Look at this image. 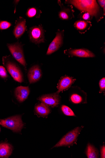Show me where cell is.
<instances>
[{"mask_svg":"<svg viewBox=\"0 0 105 158\" xmlns=\"http://www.w3.org/2000/svg\"><path fill=\"white\" fill-rule=\"evenodd\" d=\"M101 158H105V147L104 145L100 148Z\"/></svg>","mask_w":105,"mask_h":158,"instance_id":"27","label":"cell"},{"mask_svg":"<svg viewBox=\"0 0 105 158\" xmlns=\"http://www.w3.org/2000/svg\"><path fill=\"white\" fill-rule=\"evenodd\" d=\"M2 62L5 67L15 81L20 83L23 81L22 71L18 65L10 60L9 56H3Z\"/></svg>","mask_w":105,"mask_h":158,"instance_id":"2","label":"cell"},{"mask_svg":"<svg viewBox=\"0 0 105 158\" xmlns=\"http://www.w3.org/2000/svg\"><path fill=\"white\" fill-rule=\"evenodd\" d=\"M7 46L14 58L26 68V64L21 45L18 43H16L14 44H8Z\"/></svg>","mask_w":105,"mask_h":158,"instance_id":"5","label":"cell"},{"mask_svg":"<svg viewBox=\"0 0 105 158\" xmlns=\"http://www.w3.org/2000/svg\"><path fill=\"white\" fill-rule=\"evenodd\" d=\"M86 154L88 158H99V151L93 146L89 143L86 151Z\"/></svg>","mask_w":105,"mask_h":158,"instance_id":"18","label":"cell"},{"mask_svg":"<svg viewBox=\"0 0 105 158\" xmlns=\"http://www.w3.org/2000/svg\"><path fill=\"white\" fill-rule=\"evenodd\" d=\"M78 18L80 20L91 22L93 18L89 13L85 11H81L79 14Z\"/></svg>","mask_w":105,"mask_h":158,"instance_id":"20","label":"cell"},{"mask_svg":"<svg viewBox=\"0 0 105 158\" xmlns=\"http://www.w3.org/2000/svg\"><path fill=\"white\" fill-rule=\"evenodd\" d=\"M42 71L40 66L35 65L30 69L28 73V77L30 83L37 82L41 77Z\"/></svg>","mask_w":105,"mask_h":158,"instance_id":"12","label":"cell"},{"mask_svg":"<svg viewBox=\"0 0 105 158\" xmlns=\"http://www.w3.org/2000/svg\"><path fill=\"white\" fill-rule=\"evenodd\" d=\"M64 30H59L56 33V35L51 44L47 52V55L51 54L58 50L63 45L64 37Z\"/></svg>","mask_w":105,"mask_h":158,"instance_id":"7","label":"cell"},{"mask_svg":"<svg viewBox=\"0 0 105 158\" xmlns=\"http://www.w3.org/2000/svg\"><path fill=\"white\" fill-rule=\"evenodd\" d=\"M42 12L41 10L35 7L29 8L26 12V15L29 18L35 17L40 18Z\"/></svg>","mask_w":105,"mask_h":158,"instance_id":"19","label":"cell"},{"mask_svg":"<svg viewBox=\"0 0 105 158\" xmlns=\"http://www.w3.org/2000/svg\"><path fill=\"white\" fill-rule=\"evenodd\" d=\"M38 100L52 107L57 106L60 102V97L57 93L42 95L39 97Z\"/></svg>","mask_w":105,"mask_h":158,"instance_id":"9","label":"cell"},{"mask_svg":"<svg viewBox=\"0 0 105 158\" xmlns=\"http://www.w3.org/2000/svg\"><path fill=\"white\" fill-rule=\"evenodd\" d=\"M58 3L61 7V10L59 12V16L62 20H69L74 18L75 11L71 5L67 6H64L61 1H58Z\"/></svg>","mask_w":105,"mask_h":158,"instance_id":"8","label":"cell"},{"mask_svg":"<svg viewBox=\"0 0 105 158\" xmlns=\"http://www.w3.org/2000/svg\"><path fill=\"white\" fill-rule=\"evenodd\" d=\"M70 99L72 103L75 104L81 103L83 100L81 97L76 94L72 95L70 97Z\"/></svg>","mask_w":105,"mask_h":158,"instance_id":"22","label":"cell"},{"mask_svg":"<svg viewBox=\"0 0 105 158\" xmlns=\"http://www.w3.org/2000/svg\"><path fill=\"white\" fill-rule=\"evenodd\" d=\"M26 29V20L22 17H20L16 23L13 30V34L16 38L21 37Z\"/></svg>","mask_w":105,"mask_h":158,"instance_id":"11","label":"cell"},{"mask_svg":"<svg viewBox=\"0 0 105 158\" xmlns=\"http://www.w3.org/2000/svg\"><path fill=\"white\" fill-rule=\"evenodd\" d=\"M76 80L68 76L62 77L58 84L57 93L59 94L69 89Z\"/></svg>","mask_w":105,"mask_h":158,"instance_id":"13","label":"cell"},{"mask_svg":"<svg viewBox=\"0 0 105 158\" xmlns=\"http://www.w3.org/2000/svg\"><path fill=\"white\" fill-rule=\"evenodd\" d=\"M74 27L81 34H84L92 26L91 22L79 20L75 23Z\"/></svg>","mask_w":105,"mask_h":158,"instance_id":"15","label":"cell"},{"mask_svg":"<svg viewBox=\"0 0 105 158\" xmlns=\"http://www.w3.org/2000/svg\"><path fill=\"white\" fill-rule=\"evenodd\" d=\"M44 30L41 25L34 26L30 28L28 33L31 41L35 44H39L45 40Z\"/></svg>","mask_w":105,"mask_h":158,"instance_id":"6","label":"cell"},{"mask_svg":"<svg viewBox=\"0 0 105 158\" xmlns=\"http://www.w3.org/2000/svg\"><path fill=\"white\" fill-rule=\"evenodd\" d=\"M65 3L74 6L80 12H88L97 22L103 18V11L95 0H66Z\"/></svg>","mask_w":105,"mask_h":158,"instance_id":"1","label":"cell"},{"mask_svg":"<svg viewBox=\"0 0 105 158\" xmlns=\"http://www.w3.org/2000/svg\"><path fill=\"white\" fill-rule=\"evenodd\" d=\"M35 111L38 115L42 117L47 116L51 111L49 106L43 103L37 105L35 107Z\"/></svg>","mask_w":105,"mask_h":158,"instance_id":"16","label":"cell"},{"mask_svg":"<svg viewBox=\"0 0 105 158\" xmlns=\"http://www.w3.org/2000/svg\"><path fill=\"white\" fill-rule=\"evenodd\" d=\"M83 128V126L78 127L65 135L54 146V148L69 147L73 146L76 143L78 138Z\"/></svg>","mask_w":105,"mask_h":158,"instance_id":"3","label":"cell"},{"mask_svg":"<svg viewBox=\"0 0 105 158\" xmlns=\"http://www.w3.org/2000/svg\"><path fill=\"white\" fill-rule=\"evenodd\" d=\"M0 125L15 132H20L24 126L19 115L0 120Z\"/></svg>","mask_w":105,"mask_h":158,"instance_id":"4","label":"cell"},{"mask_svg":"<svg viewBox=\"0 0 105 158\" xmlns=\"http://www.w3.org/2000/svg\"><path fill=\"white\" fill-rule=\"evenodd\" d=\"M11 25V24L6 21H0V30L7 29Z\"/></svg>","mask_w":105,"mask_h":158,"instance_id":"23","label":"cell"},{"mask_svg":"<svg viewBox=\"0 0 105 158\" xmlns=\"http://www.w3.org/2000/svg\"><path fill=\"white\" fill-rule=\"evenodd\" d=\"M64 53L70 56H75L80 57H94L95 54L92 52L86 49H70L64 51Z\"/></svg>","mask_w":105,"mask_h":158,"instance_id":"10","label":"cell"},{"mask_svg":"<svg viewBox=\"0 0 105 158\" xmlns=\"http://www.w3.org/2000/svg\"><path fill=\"white\" fill-rule=\"evenodd\" d=\"M13 150L12 146L7 143H0V158H7L11 154Z\"/></svg>","mask_w":105,"mask_h":158,"instance_id":"17","label":"cell"},{"mask_svg":"<svg viewBox=\"0 0 105 158\" xmlns=\"http://www.w3.org/2000/svg\"><path fill=\"white\" fill-rule=\"evenodd\" d=\"M30 90L28 87L19 86L15 90V95L20 102H23L28 98Z\"/></svg>","mask_w":105,"mask_h":158,"instance_id":"14","label":"cell"},{"mask_svg":"<svg viewBox=\"0 0 105 158\" xmlns=\"http://www.w3.org/2000/svg\"><path fill=\"white\" fill-rule=\"evenodd\" d=\"M1 128H0V131H1Z\"/></svg>","mask_w":105,"mask_h":158,"instance_id":"28","label":"cell"},{"mask_svg":"<svg viewBox=\"0 0 105 158\" xmlns=\"http://www.w3.org/2000/svg\"><path fill=\"white\" fill-rule=\"evenodd\" d=\"M62 110L63 113L67 116L76 117L73 111L68 106L63 105L62 107Z\"/></svg>","mask_w":105,"mask_h":158,"instance_id":"21","label":"cell"},{"mask_svg":"<svg viewBox=\"0 0 105 158\" xmlns=\"http://www.w3.org/2000/svg\"><path fill=\"white\" fill-rule=\"evenodd\" d=\"M99 5L103 9L104 16L105 15V0H99L97 1Z\"/></svg>","mask_w":105,"mask_h":158,"instance_id":"26","label":"cell"},{"mask_svg":"<svg viewBox=\"0 0 105 158\" xmlns=\"http://www.w3.org/2000/svg\"><path fill=\"white\" fill-rule=\"evenodd\" d=\"M100 90L99 93H102L104 92L105 90V78H103L99 82Z\"/></svg>","mask_w":105,"mask_h":158,"instance_id":"25","label":"cell"},{"mask_svg":"<svg viewBox=\"0 0 105 158\" xmlns=\"http://www.w3.org/2000/svg\"><path fill=\"white\" fill-rule=\"evenodd\" d=\"M8 76L6 68L2 66H0V77L5 79L7 78Z\"/></svg>","mask_w":105,"mask_h":158,"instance_id":"24","label":"cell"}]
</instances>
